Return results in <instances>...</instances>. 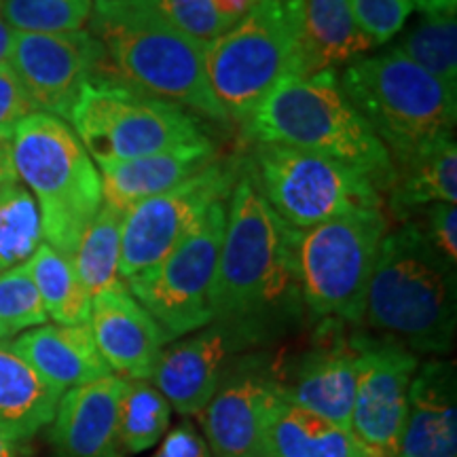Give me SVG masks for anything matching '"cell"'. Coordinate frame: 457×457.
Instances as JSON below:
<instances>
[{
    "mask_svg": "<svg viewBox=\"0 0 457 457\" xmlns=\"http://www.w3.org/2000/svg\"><path fill=\"white\" fill-rule=\"evenodd\" d=\"M49 320L62 327L89 324L91 296L79 278L71 256L43 242L26 262Z\"/></svg>",
    "mask_w": 457,
    "mask_h": 457,
    "instance_id": "4316f807",
    "label": "cell"
},
{
    "mask_svg": "<svg viewBox=\"0 0 457 457\" xmlns=\"http://www.w3.org/2000/svg\"><path fill=\"white\" fill-rule=\"evenodd\" d=\"M390 214L404 222L417 210L434 204H457V145L455 136L434 142L396 170L387 193Z\"/></svg>",
    "mask_w": 457,
    "mask_h": 457,
    "instance_id": "d4e9b609",
    "label": "cell"
},
{
    "mask_svg": "<svg viewBox=\"0 0 457 457\" xmlns=\"http://www.w3.org/2000/svg\"><path fill=\"white\" fill-rule=\"evenodd\" d=\"M360 370L350 432L370 457H398L417 353L387 337L353 335Z\"/></svg>",
    "mask_w": 457,
    "mask_h": 457,
    "instance_id": "4fadbf2b",
    "label": "cell"
},
{
    "mask_svg": "<svg viewBox=\"0 0 457 457\" xmlns=\"http://www.w3.org/2000/svg\"><path fill=\"white\" fill-rule=\"evenodd\" d=\"M123 219V210L111 204H102L71 256L74 270L91 299L108 288L125 284L119 273Z\"/></svg>",
    "mask_w": 457,
    "mask_h": 457,
    "instance_id": "83f0119b",
    "label": "cell"
},
{
    "mask_svg": "<svg viewBox=\"0 0 457 457\" xmlns=\"http://www.w3.org/2000/svg\"><path fill=\"white\" fill-rule=\"evenodd\" d=\"M296 228L279 219L245 162L227 199V227L212 286V322L253 341L299 316Z\"/></svg>",
    "mask_w": 457,
    "mask_h": 457,
    "instance_id": "6da1fadb",
    "label": "cell"
},
{
    "mask_svg": "<svg viewBox=\"0 0 457 457\" xmlns=\"http://www.w3.org/2000/svg\"><path fill=\"white\" fill-rule=\"evenodd\" d=\"M245 146L244 157L261 193L296 231L356 210L384 208V195L362 174L335 159L267 142Z\"/></svg>",
    "mask_w": 457,
    "mask_h": 457,
    "instance_id": "30bf717a",
    "label": "cell"
},
{
    "mask_svg": "<svg viewBox=\"0 0 457 457\" xmlns=\"http://www.w3.org/2000/svg\"><path fill=\"white\" fill-rule=\"evenodd\" d=\"M60 396L11 347V341H0V432L13 441H30L51 424Z\"/></svg>",
    "mask_w": 457,
    "mask_h": 457,
    "instance_id": "cb8c5ba5",
    "label": "cell"
},
{
    "mask_svg": "<svg viewBox=\"0 0 457 457\" xmlns=\"http://www.w3.org/2000/svg\"><path fill=\"white\" fill-rule=\"evenodd\" d=\"M282 398V381L259 370L225 375L212 400L197 415L212 455L271 457L270 424Z\"/></svg>",
    "mask_w": 457,
    "mask_h": 457,
    "instance_id": "9a60e30c",
    "label": "cell"
},
{
    "mask_svg": "<svg viewBox=\"0 0 457 457\" xmlns=\"http://www.w3.org/2000/svg\"><path fill=\"white\" fill-rule=\"evenodd\" d=\"M121 457H123V455H121Z\"/></svg>",
    "mask_w": 457,
    "mask_h": 457,
    "instance_id": "ee69618b",
    "label": "cell"
},
{
    "mask_svg": "<svg viewBox=\"0 0 457 457\" xmlns=\"http://www.w3.org/2000/svg\"><path fill=\"white\" fill-rule=\"evenodd\" d=\"M43 299L34 286L26 262L0 273V324L13 337L47 324Z\"/></svg>",
    "mask_w": 457,
    "mask_h": 457,
    "instance_id": "836d02e7",
    "label": "cell"
},
{
    "mask_svg": "<svg viewBox=\"0 0 457 457\" xmlns=\"http://www.w3.org/2000/svg\"><path fill=\"white\" fill-rule=\"evenodd\" d=\"M13 182H20V179H17L13 157H11V142H0V188Z\"/></svg>",
    "mask_w": 457,
    "mask_h": 457,
    "instance_id": "ab89813d",
    "label": "cell"
},
{
    "mask_svg": "<svg viewBox=\"0 0 457 457\" xmlns=\"http://www.w3.org/2000/svg\"><path fill=\"white\" fill-rule=\"evenodd\" d=\"M387 231L384 208L356 210L296 231L301 299L312 316L362 324L370 273Z\"/></svg>",
    "mask_w": 457,
    "mask_h": 457,
    "instance_id": "9c48e42d",
    "label": "cell"
},
{
    "mask_svg": "<svg viewBox=\"0 0 457 457\" xmlns=\"http://www.w3.org/2000/svg\"><path fill=\"white\" fill-rule=\"evenodd\" d=\"M91 34L106 54V72L129 87L228 125L205 74L208 45L188 37L153 0H94Z\"/></svg>",
    "mask_w": 457,
    "mask_h": 457,
    "instance_id": "7a4b0ae2",
    "label": "cell"
},
{
    "mask_svg": "<svg viewBox=\"0 0 457 457\" xmlns=\"http://www.w3.org/2000/svg\"><path fill=\"white\" fill-rule=\"evenodd\" d=\"M68 125L98 168L210 138L185 108L129 87L106 68L85 85Z\"/></svg>",
    "mask_w": 457,
    "mask_h": 457,
    "instance_id": "ba28073f",
    "label": "cell"
},
{
    "mask_svg": "<svg viewBox=\"0 0 457 457\" xmlns=\"http://www.w3.org/2000/svg\"><path fill=\"white\" fill-rule=\"evenodd\" d=\"M457 13L421 15L417 26L394 45L417 66L457 94Z\"/></svg>",
    "mask_w": 457,
    "mask_h": 457,
    "instance_id": "f1b7e54d",
    "label": "cell"
},
{
    "mask_svg": "<svg viewBox=\"0 0 457 457\" xmlns=\"http://www.w3.org/2000/svg\"><path fill=\"white\" fill-rule=\"evenodd\" d=\"M155 7L188 37L210 45L244 20L256 0H153Z\"/></svg>",
    "mask_w": 457,
    "mask_h": 457,
    "instance_id": "1f68e13d",
    "label": "cell"
},
{
    "mask_svg": "<svg viewBox=\"0 0 457 457\" xmlns=\"http://www.w3.org/2000/svg\"><path fill=\"white\" fill-rule=\"evenodd\" d=\"M303 0H256L237 26L205 49L216 100L242 125L286 77H299Z\"/></svg>",
    "mask_w": 457,
    "mask_h": 457,
    "instance_id": "52a82bcc",
    "label": "cell"
},
{
    "mask_svg": "<svg viewBox=\"0 0 457 457\" xmlns=\"http://www.w3.org/2000/svg\"><path fill=\"white\" fill-rule=\"evenodd\" d=\"M339 83L396 170L434 142L455 136L457 94L394 47L347 64Z\"/></svg>",
    "mask_w": 457,
    "mask_h": 457,
    "instance_id": "5b68a950",
    "label": "cell"
},
{
    "mask_svg": "<svg viewBox=\"0 0 457 457\" xmlns=\"http://www.w3.org/2000/svg\"><path fill=\"white\" fill-rule=\"evenodd\" d=\"M250 343L254 341L242 330L212 322L193 337L163 347L151 384L163 394L171 409L197 417L225 379L228 356Z\"/></svg>",
    "mask_w": 457,
    "mask_h": 457,
    "instance_id": "2e32d148",
    "label": "cell"
},
{
    "mask_svg": "<svg viewBox=\"0 0 457 457\" xmlns=\"http://www.w3.org/2000/svg\"><path fill=\"white\" fill-rule=\"evenodd\" d=\"M0 3H3V0H0ZM11 45H13V30H11V26L4 21L3 11H0V66H4L9 62Z\"/></svg>",
    "mask_w": 457,
    "mask_h": 457,
    "instance_id": "60d3db41",
    "label": "cell"
},
{
    "mask_svg": "<svg viewBox=\"0 0 457 457\" xmlns=\"http://www.w3.org/2000/svg\"><path fill=\"white\" fill-rule=\"evenodd\" d=\"M125 379L106 375L60 396L49 424L55 457H121L119 404Z\"/></svg>",
    "mask_w": 457,
    "mask_h": 457,
    "instance_id": "d6986e66",
    "label": "cell"
},
{
    "mask_svg": "<svg viewBox=\"0 0 457 457\" xmlns=\"http://www.w3.org/2000/svg\"><path fill=\"white\" fill-rule=\"evenodd\" d=\"M26 449L24 443L13 441L4 432H0V457H24Z\"/></svg>",
    "mask_w": 457,
    "mask_h": 457,
    "instance_id": "b9f144b4",
    "label": "cell"
},
{
    "mask_svg": "<svg viewBox=\"0 0 457 457\" xmlns=\"http://www.w3.org/2000/svg\"><path fill=\"white\" fill-rule=\"evenodd\" d=\"M239 128L244 146L267 142L335 159L362 174L381 195L396 180L390 153L343 94L335 68L286 77Z\"/></svg>",
    "mask_w": 457,
    "mask_h": 457,
    "instance_id": "3957f363",
    "label": "cell"
},
{
    "mask_svg": "<svg viewBox=\"0 0 457 457\" xmlns=\"http://www.w3.org/2000/svg\"><path fill=\"white\" fill-rule=\"evenodd\" d=\"M411 4L421 15L457 13V0H411Z\"/></svg>",
    "mask_w": 457,
    "mask_h": 457,
    "instance_id": "f35d334b",
    "label": "cell"
},
{
    "mask_svg": "<svg viewBox=\"0 0 457 457\" xmlns=\"http://www.w3.org/2000/svg\"><path fill=\"white\" fill-rule=\"evenodd\" d=\"M9 337H11V335H9V330H7V328H4V327H3V324H0V341H7V339H9Z\"/></svg>",
    "mask_w": 457,
    "mask_h": 457,
    "instance_id": "7bdbcfd3",
    "label": "cell"
},
{
    "mask_svg": "<svg viewBox=\"0 0 457 457\" xmlns=\"http://www.w3.org/2000/svg\"><path fill=\"white\" fill-rule=\"evenodd\" d=\"M219 157V146L208 138L131 162L104 165L100 168L104 204L128 212L131 205L179 187Z\"/></svg>",
    "mask_w": 457,
    "mask_h": 457,
    "instance_id": "7402d4cb",
    "label": "cell"
},
{
    "mask_svg": "<svg viewBox=\"0 0 457 457\" xmlns=\"http://www.w3.org/2000/svg\"><path fill=\"white\" fill-rule=\"evenodd\" d=\"M457 267L415 219L387 231L364 301V320L413 353H449L457 330Z\"/></svg>",
    "mask_w": 457,
    "mask_h": 457,
    "instance_id": "277c9868",
    "label": "cell"
},
{
    "mask_svg": "<svg viewBox=\"0 0 457 457\" xmlns=\"http://www.w3.org/2000/svg\"><path fill=\"white\" fill-rule=\"evenodd\" d=\"M153 457H214L205 438L199 436L191 424H180L165 434Z\"/></svg>",
    "mask_w": 457,
    "mask_h": 457,
    "instance_id": "74e56055",
    "label": "cell"
},
{
    "mask_svg": "<svg viewBox=\"0 0 457 457\" xmlns=\"http://www.w3.org/2000/svg\"><path fill=\"white\" fill-rule=\"evenodd\" d=\"M45 242L32 193L13 182L0 188V273L24 265Z\"/></svg>",
    "mask_w": 457,
    "mask_h": 457,
    "instance_id": "4dcf8cb0",
    "label": "cell"
},
{
    "mask_svg": "<svg viewBox=\"0 0 457 457\" xmlns=\"http://www.w3.org/2000/svg\"><path fill=\"white\" fill-rule=\"evenodd\" d=\"M271 457H370L350 430L282 398L270 424Z\"/></svg>",
    "mask_w": 457,
    "mask_h": 457,
    "instance_id": "484cf974",
    "label": "cell"
},
{
    "mask_svg": "<svg viewBox=\"0 0 457 457\" xmlns=\"http://www.w3.org/2000/svg\"><path fill=\"white\" fill-rule=\"evenodd\" d=\"M352 17L373 45L390 43L413 13L411 0H347Z\"/></svg>",
    "mask_w": 457,
    "mask_h": 457,
    "instance_id": "e575fe53",
    "label": "cell"
},
{
    "mask_svg": "<svg viewBox=\"0 0 457 457\" xmlns=\"http://www.w3.org/2000/svg\"><path fill=\"white\" fill-rule=\"evenodd\" d=\"M94 0H3L4 21L13 32L57 34L83 30Z\"/></svg>",
    "mask_w": 457,
    "mask_h": 457,
    "instance_id": "d6a6232c",
    "label": "cell"
},
{
    "mask_svg": "<svg viewBox=\"0 0 457 457\" xmlns=\"http://www.w3.org/2000/svg\"><path fill=\"white\" fill-rule=\"evenodd\" d=\"M11 347L60 394L112 375L96 347L89 324H43L21 333Z\"/></svg>",
    "mask_w": 457,
    "mask_h": 457,
    "instance_id": "44dd1931",
    "label": "cell"
},
{
    "mask_svg": "<svg viewBox=\"0 0 457 457\" xmlns=\"http://www.w3.org/2000/svg\"><path fill=\"white\" fill-rule=\"evenodd\" d=\"M227 227V199L216 202L193 233L151 270L129 278L134 299L159 324L165 341L212 324V286Z\"/></svg>",
    "mask_w": 457,
    "mask_h": 457,
    "instance_id": "8fae6325",
    "label": "cell"
},
{
    "mask_svg": "<svg viewBox=\"0 0 457 457\" xmlns=\"http://www.w3.org/2000/svg\"><path fill=\"white\" fill-rule=\"evenodd\" d=\"M34 108L9 64L0 66V142H11L17 125L30 117Z\"/></svg>",
    "mask_w": 457,
    "mask_h": 457,
    "instance_id": "8d00e7d4",
    "label": "cell"
},
{
    "mask_svg": "<svg viewBox=\"0 0 457 457\" xmlns=\"http://www.w3.org/2000/svg\"><path fill=\"white\" fill-rule=\"evenodd\" d=\"M398 457H457L455 364L430 360L417 367Z\"/></svg>",
    "mask_w": 457,
    "mask_h": 457,
    "instance_id": "ffe728a7",
    "label": "cell"
},
{
    "mask_svg": "<svg viewBox=\"0 0 457 457\" xmlns=\"http://www.w3.org/2000/svg\"><path fill=\"white\" fill-rule=\"evenodd\" d=\"M242 165L244 155H220L179 187L131 205L121 233L119 273L123 282L155 267L193 233L216 202L228 199Z\"/></svg>",
    "mask_w": 457,
    "mask_h": 457,
    "instance_id": "7c38bea8",
    "label": "cell"
},
{
    "mask_svg": "<svg viewBox=\"0 0 457 457\" xmlns=\"http://www.w3.org/2000/svg\"><path fill=\"white\" fill-rule=\"evenodd\" d=\"M17 179L41 212L45 242L72 256L79 239L104 204L98 165L62 119L32 112L11 140Z\"/></svg>",
    "mask_w": 457,
    "mask_h": 457,
    "instance_id": "8992f818",
    "label": "cell"
},
{
    "mask_svg": "<svg viewBox=\"0 0 457 457\" xmlns=\"http://www.w3.org/2000/svg\"><path fill=\"white\" fill-rule=\"evenodd\" d=\"M353 21L347 0H303L299 77L352 64L373 49Z\"/></svg>",
    "mask_w": 457,
    "mask_h": 457,
    "instance_id": "603a6c76",
    "label": "cell"
},
{
    "mask_svg": "<svg viewBox=\"0 0 457 457\" xmlns=\"http://www.w3.org/2000/svg\"><path fill=\"white\" fill-rule=\"evenodd\" d=\"M7 64L34 112L51 114L68 123L85 85L106 68V54L87 30L13 32Z\"/></svg>",
    "mask_w": 457,
    "mask_h": 457,
    "instance_id": "5bb4252c",
    "label": "cell"
},
{
    "mask_svg": "<svg viewBox=\"0 0 457 457\" xmlns=\"http://www.w3.org/2000/svg\"><path fill=\"white\" fill-rule=\"evenodd\" d=\"M421 231L434 248L457 267V208L455 204H434L424 208Z\"/></svg>",
    "mask_w": 457,
    "mask_h": 457,
    "instance_id": "d590c367",
    "label": "cell"
},
{
    "mask_svg": "<svg viewBox=\"0 0 457 457\" xmlns=\"http://www.w3.org/2000/svg\"><path fill=\"white\" fill-rule=\"evenodd\" d=\"M89 328L112 375L151 381L168 341L151 313L129 293L128 284L91 299Z\"/></svg>",
    "mask_w": 457,
    "mask_h": 457,
    "instance_id": "ac0fdd59",
    "label": "cell"
},
{
    "mask_svg": "<svg viewBox=\"0 0 457 457\" xmlns=\"http://www.w3.org/2000/svg\"><path fill=\"white\" fill-rule=\"evenodd\" d=\"M360 370V350L353 337L343 335V324L324 320L318 345L307 352L290 384H282L288 403L312 411L350 430Z\"/></svg>",
    "mask_w": 457,
    "mask_h": 457,
    "instance_id": "e0dca14e",
    "label": "cell"
},
{
    "mask_svg": "<svg viewBox=\"0 0 457 457\" xmlns=\"http://www.w3.org/2000/svg\"><path fill=\"white\" fill-rule=\"evenodd\" d=\"M171 407L151 381L125 379L119 404V447L121 453H142L155 447L170 426Z\"/></svg>",
    "mask_w": 457,
    "mask_h": 457,
    "instance_id": "f546056e",
    "label": "cell"
}]
</instances>
